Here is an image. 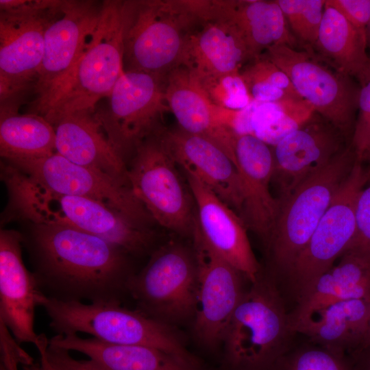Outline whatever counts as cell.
<instances>
[{
  "instance_id": "obj_1",
  "label": "cell",
  "mask_w": 370,
  "mask_h": 370,
  "mask_svg": "<svg viewBox=\"0 0 370 370\" xmlns=\"http://www.w3.org/2000/svg\"><path fill=\"white\" fill-rule=\"evenodd\" d=\"M35 271L42 293L61 301L119 303L137 273L115 245L75 229L35 225L32 234Z\"/></svg>"
},
{
  "instance_id": "obj_2",
  "label": "cell",
  "mask_w": 370,
  "mask_h": 370,
  "mask_svg": "<svg viewBox=\"0 0 370 370\" xmlns=\"http://www.w3.org/2000/svg\"><path fill=\"white\" fill-rule=\"evenodd\" d=\"M1 179L12 208L35 225L75 229L100 237L130 256L151 251L155 233L94 199L55 192L9 164H1Z\"/></svg>"
},
{
  "instance_id": "obj_3",
  "label": "cell",
  "mask_w": 370,
  "mask_h": 370,
  "mask_svg": "<svg viewBox=\"0 0 370 370\" xmlns=\"http://www.w3.org/2000/svg\"><path fill=\"white\" fill-rule=\"evenodd\" d=\"M289 314L274 280L251 282L235 308L222 341L223 370H271L291 347Z\"/></svg>"
},
{
  "instance_id": "obj_4",
  "label": "cell",
  "mask_w": 370,
  "mask_h": 370,
  "mask_svg": "<svg viewBox=\"0 0 370 370\" xmlns=\"http://www.w3.org/2000/svg\"><path fill=\"white\" fill-rule=\"evenodd\" d=\"M124 8L125 1H103L99 23L71 73L34 113L51 124L66 114L96 111L97 102L108 97L124 71Z\"/></svg>"
},
{
  "instance_id": "obj_5",
  "label": "cell",
  "mask_w": 370,
  "mask_h": 370,
  "mask_svg": "<svg viewBox=\"0 0 370 370\" xmlns=\"http://www.w3.org/2000/svg\"><path fill=\"white\" fill-rule=\"evenodd\" d=\"M197 0L125 1L123 70L164 78L181 64Z\"/></svg>"
},
{
  "instance_id": "obj_6",
  "label": "cell",
  "mask_w": 370,
  "mask_h": 370,
  "mask_svg": "<svg viewBox=\"0 0 370 370\" xmlns=\"http://www.w3.org/2000/svg\"><path fill=\"white\" fill-rule=\"evenodd\" d=\"M56 334H88L110 343L161 349L191 364L205 367L187 348L175 327L119 303L61 301L46 297L42 304Z\"/></svg>"
},
{
  "instance_id": "obj_7",
  "label": "cell",
  "mask_w": 370,
  "mask_h": 370,
  "mask_svg": "<svg viewBox=\"0 0 370 370\" xmlns=\"http://www.w3.org/2000/svg\"><path fill=\"white\" fill-rule=\"evenodd\" d=\"M357 160L351 146L279 203L267 245L277 270L288 275Z\"/></svg>"
},
{
  "instance_id": "obj_8",
  "label": "cell",
  "mask_w": 370,
  "mask_h": 370,
  "mask_svg": "<svg viewBox=\"0 0 370 370\" xmlns=\"http://www.w3.org/2000/svg\"><path fill=\"white\" fill-rule=\"evenodd\" d=\"M128 291L137 310L168 325L193 321L197 269L192 247L171 241L153 251L131 279Z\"/></svg>"
},
{
  "instance_id": "obj_9",
  "label": "cell",
  "mask_w": 370,
  "mask_h": 370,
  "mask_svg": "<svg viewBox=\"0 0 370 370\" xmlns=\"http://www.w3.org/2000/svg\"><path fill=\"white\" fill-rule=\"evenodd\" d=\"M52 0L0 1V100L13 103L34 90L44 56Z\"/></svg>"
},
{
  "instance_id": "obj_10",
  "label": "cell",
  "mask_w": 370,
  "mask_h": 370,
  "mask_svg": "<svg viewBox=\"0 0 370 370\" xmlns=\"http://www.w3.org/2000/svg\"><path fill=\"white\" fill-rule=\"evenodd\" d=\"M162 128L136 147L128 169L130 187L153 220L169 230L191 236L195 201L164 140Z\"/></svg>"
},
{
  "instance_id": "obj_11",
  "label": "cell",
  "mask_w": 370,
  "mask_h": 370,
  "mask_svg": "<svg viewBox=\"0 0 370 370\" xmlns=\"http://www.w3.org/2000/svg\"><path fill=\"white\" fill-rule=\"evenodd\" d=\"M164 78L123 71L108 96V108L95 111L108 140L122 157L162 127L164 114L171 112L165 98Z\"/></svg>"
},
{
  "instance_id": "obj_12",
  "label": "cell",
  "mask_w": 370,
  "mask_h": 370,
  "mask_svg": "<svg viewBox=\"0 0 370 370\" xmlns=\"http://www.w3.org/2000/svg\"><path fill=\"white\" fill-rule=\"evenodd\" d=\"M191 238L197 269L193 334L203 347L214 351L221 345L229 321L245 291V278L210 246L196 217Z\"/></svg>"
},
{
  "instance_id": "obj_13",
  "label": "cell",
  "mask_w": 370,
  "mask_h": 370,
  "mask_svg": "<svg viewBox=\"0 0 370 370\" xmlns=\"http://www.w3.org/2000/svg\"><path fill=\"white\" fill-rule=\"evenodd\" d=\"M367 180V172L357 159L288 275L297 299L352 243L356 233V201Z\"/></svg>"
},
{
  "instance_id": "obj_14",
  "label": "cell",
  "mask_w": 370,
  "mask_h": 370,
  "mask_svg": "<svg viewBox=\"0 0 370 370\" xmlns=\"http://www.w3.org/2000/svg\"><path fill=\"white\" fill-rule=\"evenodd\" d=\"M8 162L55 192L94 199L141 225L147 226L153 220L129 185L99 170L75 164L57 152Z\"/></svg>"
},
{
  "instance_id": "obj_15",
  "label": "cell",
  "mask_w": 370,
  "mask_h": 370,
  "mask_svg": "<svg viewBox=\"0 0 370 370\" xmlns=\"http://www.w3.org/2000/svg\"><path fill=\"white\" fill-rule=\"evenodd\" d=\"M103 1H60L45 32L44 56L34 88V107L47 99L71 73L101 18Z\"/></svg>"
},
{
  "instance_id": "obj_16",
  "label": "cell",
  "mask_w": 370,
  "mask_h": 370,
  "mask_svg": "<svg viewBox=\"0 0 370 370\" xmlns=\"http://www.w3.org/2000/svg\"><path fill=\"white\" fill-rule=\"evenodd\" d=\"M268 57L291 79L298 95L343 134L351 127L359 91L349 76L336 73L305 51L286 44L267 51Z\"/></svg>"
},
{
  "instance_id": "obj_17",
  "label": "cell",
  "mask_w": 370,
  "mask_h": 370,
  "mask_svg": "<svg viewBox=\"0 0 370 370\" xmlns=\"http://www.w3.org/2000/svg\"><path fill=\"white\" fill-rule=\"evenodd\" d=\"M22 235L11 230L0 232V321L20 345L39 343L34 330L35 311L42 306V293L33 273L22 258Z\"/></svg>"
},
{
  "instance_id": "obj_18",
  "label": "cell",
  "mask_w": 370,
  "mask_h": 370,
  "mask_svg": "<svg viewBox=\"0 0 370 370\" xmlns=\"http://www.w3.org/2000/svg\"><path fill=\"white\" fill-rule=\"evenodd\" d=\"M312 116L273 147L272 180L279 189L278 202L345 148L341 132L329 122L312 121Z\"/></svg>"
},
{
  "instance_id": "obj_19",
  "label": "cell",
  "mask_w": 370,
  "mask_h": 370,
  "mask_svg": "<svg viewBox=\"0 0 370 370\" xmlns=\"http://www.w3.org/2000/svg\"><path fill=\"white\" fill-rule=\"evenodd\" d=\"M197 222L210 246L250 283L260 273L241 217L197 177L185 173Z\"/></svg>"
},
{
  "instance_id": "obj_20",
  "label": "cell",
  "mask_w": 370,
  "mask_h": 370,
  "mask_svg": "<svg viewBox=\"0 0 370 370\" xmlns=\"http://www.w3.org/2000/svg\"><path fill=\"white\" fill-rule=\"evenodd\" d=\"M177 164L197 177L241 217L243 193L238 169L229 156L211 140L180 128L161 130Z\"/></svg>"
},
{
  "instance_id": "obj_21",
  "label": "cell",
  "mask_w": 370,
  "mask_h": 370,
  "mask_svg": "<svg viewBox=\"0 0 370 370\" xmlns=\"http://www.w3.org/2000/svg\"><path fill=\"white\" fill-rule=\"evenodd\" d=\"M234 154L243 193L241 217L267 245L279 210L269 188L274 162L271 146L252 134H236Z\"/></svg>"
},
{
  "instance_id": "obj_22",
  "label": "cell",
  "mask_w": 370,
  "mask_h": 370,
  "mask_svg": "<svg viewBox=\"0 0 370 370\" xmlns=\"http://www.w3.org/2000/svg\"><path fill=\"white\" fill-rule=\"evenodd\" d=\"M164 94L180 129L211 140L236 164V134L231 127L232 110L213 104L182 66L166 75Z\"/></svg>"
},
{
  "instance_id": "obj_23",
  "label": "cell",
  "mask_w": 370,
  "mask_h": 370,
  "mask_svg": "<svg viewBox=\"0 0 370 370\" xmlns=\"http://www.w3.org/2000/svg\"><path fill=\"white\" fill-rule=\"evenodd\" d=\"M208 21L231 27L243 42L249 60L259 58L272 46L293 43L276 1L206 0L202 23Z\"/></svg>"
},
{
  "instance_id": "obj_24",
  "label": "cell",
  "mask_w": 370,
  "mask_h": 370,
  "mask_svg": "<svg viewBox=\"0 0 370 370\" xmlns=\"http://www.w3.org/2000/svg\"><path fill=\"white\" fill-rule=\"evenodd\" d=\"M56 152L70 161L102 171L130 186L128 169L95 116V111H78L57 118Z\"/></svg>"
},
{
  "instance_id": "obj_25",
  "label": "cell",
  "mask_w": 370,
  "mask_h": 370,
  "mask_svg": "<svg viewBox=\"0 0 370 370\" xmlns=\"http://www.w3.org/2000/svg\"><path fill=\"white\" fill-rule=\"evenodd\" d=\"M291 330L317 345L345 354L359 352L370 321V299L337 301L299 317L289 315Z\"/></svg>"
},
{
  "instance_id": "obj_26",
  "label": "cell",
  "mask_w": 370,
  "mask_h": 370,
  "mask_svg": "<svg viewBox=\"0 0 370 370\" xmlns=\"http://www.w3.org/2000/svg\"><path fill=\"white\" fill-rule=\"evenodd\" d=\"M49 344L80 352L102 370H208L157 348L113 344L75 334H56Z\"/></svg>"
},
{
  "instance_id": "obj_27",
  "label": "cell",
  "mask_w": 370,
  "mask_h": 370,
  "mask_svg": "<svg viewBox=\"0 0 370 370\" xmlns=\"http://www.w3.org/2000/svg\"><path fill=\"white\" fill-rule=\"evenodd\" d=\"M201 25L200 30L188 36L180 66L194 79L240 72L241 64L249 58L236 32L217 21Z\"/></svg>"
},
{
  "instance_id": "obj_28",
  "label": "cell",
  "mask_w": 370,
  "mask_h": 370,
  "mask_svg": "<svg viewBox=\"0 0 370 370\" xmlns=\"http://www.w3.org/2000/svg\"><path fill=\"white\" fill-rule=\"evenodd\" d=\"M336 265L318 277L297 299L291 317H299L329 304L370 299V257L345 251Z\"/></svg>"
},
{
  "instance_id": "obj_29",
  "label": "cell",
  "mask_w": 370,
  "mask_h": 370,
  "mask_svg": "<svg viewBox=\"0 0 370 370\" xmlns=\"http://www.w3.org/2000/svg\"><path fill=\"white\" fill-rule=\"evenodd\" d=\"M314 113L313 107L301 98L288 97L280 102L251 100L234 112L232 127L236 134H252L273 147Z\"/></svg>"
},
{
  "instance_id": "obj_30",
  "label": "cell",
  "mask_w": 370,
  "mask_h": 370,
  "mask_svg": "<svg viewBox=\"0 0 370 370\" xmlns=\"http://www.w3.org/2000/svg\"><path fill=\"white\" fill-rule=\"evenodd\" d=\"M315 45L339 72L360 83L370 75L367 32L354 27L326 3Z\"/></svg>"
},
{
  "instance_id": "obj_31",
  "label": "cell",
  "mask_w": 370,
  "mask_h": 370,
  "mask_svg": "<svg viewBox=\"0 0 370 370\" xmlns=\"http://www.w3.org/2000/svg\"><path fill=\"white\" fill-rule=\"evenodd\" d=\"M56 152L53 126L36 113L18 114L1 107L0 154L7 161L32 159Z\"/></svg>"
},
{
  "instance_id": "obj_32",
  "label": "cell",
  "mask_w": 370,
  "mask_h": 370,
  "mask_svg": "<svg viewBox=\"0 0 370 370\" xmlns=\"http://www.w3.org/2000/svg\"><path fill=\"white\" fill-rule=\"evenodd\" d=\"M271 370H357L345 354L315 344L291 347Z\"/></svg>"
},
{
  "instance_id": "obj_33",
  "label": "cell",
  "mask_w": 370,
  "mask_h": 370,
  "mask_svg": "<svg viewBox=\"0 0 370 370\" xmlns=\"http://www.w3.org/2000/svg\"><path fill=\"white\" fill-rule=\"evenodd\" d=\"M193 80L206 97L218 107L238 110L252 100L240 72Z\"/></svg>"
},
{
  "instance_id": "obj_34",
  "label": "cell",
  "mask_w": 370,
  "mask_h": 370,
  "mask_svg": "<svg viewBox=\"0 0 370 370\" xmlns=\"http://www.w3.org/2000/svg\"><path fill=\"white\" fill-rule=\"evenodd\" d=\"M293 32L302 41L315 45L325 0H277Z\"/></svg>"
},
{
  "instance_id": "obj_35",
  "label": "cell",
  "mask_w": 370,
  "mask_h": 370,
  "mask_svg": "<svg viewBox=\"0 0 370 370\" xmlns=\"http://www.w3.org/2000/svg\"><path fill=\"white\" fill-rule=\"evenodd\" d=\"M240 73L245 85L254 83L272 85L284 90L293 97L301 98L288 75L267 56H261L254 60Z\"/></svg>"
},
{
  "instance_id": "obj_36",
  "label": "cell",
  "mask_w": 370,
  "mask_h": 370,
  "mask_svg": "<svg viewBox=\"0 0 370 370\" xmlns=\"http://www.w3.org/2000/svg\"><path fill=\"white\" fill-rule=\"evenodd\" d=\"M360 84L358 98V113L350 146L357 159L362 162L363 156L370 149V75Z\"/></svg>"
},
{
  "instance_id": "obj_37",
  "label": "cell",
  "mask_w": 370,
  "mask_h": 370,
  "mask_svg": "<svg viewBox=\"0 0 370 370\" xmlns=\"http://www.w3.org/2000/svg\"><path fill=\"white\" fill-rule=\"evenodd\" d=\"M348 251L370 257V184L362 189L357 199L356 233Z\"/></svg>"
},
{
  "instance_id": "obj_38",
  "label": "cell",
  "mask_w": 370,
  "mask_h": 370,
  "mask_svg": "<svg viewBox=\"0 0 370 370\" xmlns=\"http://www.w3.org/2000/svg\"><path fill=\"white\" fill-rule=\"evenodd\" d=\"M352 25L365 31L370 23V0H325Z\"/></svg>"
},
{
  "instance_id": "obj_39",
  "label": "cell",
  "mask_w": 370,
  "mask_h": 370,
  "mask_svg": "<svg viewBox=\"0 0 370 370\" xmlns=\"http://www.w3.org/2000/svg\"><path fill=\"white\" fill-rule=\"evenodd\" d=\"M0 349L1 370H19V365L27 361V353L11 339L1 341Z\"/></svg>"
},
{
  "instance_id": "obj_40",
  "label": "cell",
  "mask_w": 370,
  "mask_h": 370,
  "mask_svg": "<svg viewBox=\"0 0 370 370\" xmlns=\"http://www.w3.org/2000/svg\"><path fill=\"white\" fill-rule=\"evenodd\" d=\"M49 345V339L44 334L39 343L36 346L39 353V360L29 365H21L22 370H56L49 363L45 353V349Z\"/></svg>"
},
{
  "instance_id": "obj_41",
  "label": "cell",
  "mask_w": 370,
  "mask_h": 370,
  "mask_svg": "<svg viewBox=\"0 0 370 370\" xmlns=\"http://www.w3.org/2000/svg\"><path fill=\"white\" fill-rule=\"evenodd\" d=\"M370 351V321L369 323V326L365 338L363 339L362 343L361 345L360 349L358 352L359 354L363 352Z\"/></svg>"
},
{
  "instance_id": "obj_42",
  "label": "cell",
  "mask_w": 370,
  "mask_h": 370,
  "mask_svg": "<svg viewBox=\"0 0 370 370\" xmlns=\"http://www.w3.org/2000/svg\"><path fill=\"white\" fill-rule=\"evenodd\" d=\"M362 356V360L359 367H356L357 370H370V351L360 354Z\"/></svg>"
},
{
  "instance_id": "obj_43",
  "label": "cell",
  "mask_w": 370,
  "mask_h": 370,
  "mask_svg": "<svg viewBox=\"0 0 370 370\" xmlns=\"http://www.w3.org/2000/svg\"><path fill=\"white\" fill-rule=\"evenodd\" d=\"M75 370H102L90 360L80 362Z\"/></svg>"
},
{
  "instance_id": "obj_44",
  "label": "cell",
  "mask_w": 370,
  "mask_h": 370,
  "mask_svg": "<svg viewBox=\"0 0 370 370\" xmlns=\"http://www.w3.org/2000/svg\"><path fill=\"white\" fill-rule=\"evenodd\" d=\"M367 160L369 164H370V149L368 150V151L365 154V156H363L362 159V160ZM367 177H368V180L370 181V167H369V169L367 172Z\"/></svg>"
},
{
  "instance_id": "obj_45",
  "label": "cell",
  "mask_w": 370,
  "mask_h": 370,
  "mask_svg": "<svg viewBox=\"0 0 370 370\" xmlns=\"http://www.w3.org/2000/svg\"><path fill=\"white\" fill-rule=\"evenodd\" d=\"M369 27H370V23H369Z\"/></svg>"
}]
</instances>
